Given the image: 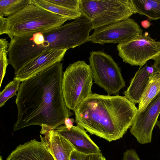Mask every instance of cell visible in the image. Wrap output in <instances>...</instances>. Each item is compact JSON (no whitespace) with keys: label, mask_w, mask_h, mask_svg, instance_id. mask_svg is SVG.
<instances>
[{"label":"cell","mask_w":160,"mask_h":160,"mask_svg":"<svg viewBox=\"0 0 160 160\" xmlns=\"http://www.w3.org/2000/svg\"><path fill=\"white\" fill-rule=\"evenodd\" d=\"M62 65L57 62L21 82L15 101L18 112L13 132L38 125L44 135L72 115L63 98Z\"/></svg>","instance_id":"obj_1"},{"label":"cell","mask_w":160,"mask_h":160,"mask_svg":"<svg viewBox=\"0 0 160 160\" xmlns=\"http://www.w3.org/2000/svg\"><path fill=\"white\" fill-rule=\"evenodd\" d=\"M138 111L125 96L92 93L74 112L78 126L109 142L122 138L132 126Z\"/></svg>","instance_id":"obj_2"},{"label":"cell","mask_w":160,"mask_h":160,"mask_svg":"<svg viewBox=\"0 0 160 160\" xmlns=\"http://www.w3.org/2000/svg\"><path fill=\"white\" fill-rule=\"evenodd\" d=\"M91 21L81 15L73 21L51 30L10 39L9 63L15 71L42 51L73 48L89 41Z\"/></svg>","instance_id":"obj_3"},{"label":"cell","mask_w":160,"mask_h":160,"mask_svg":"<svg viewBox=\"0 0 160 160\" xmlns=\"http://www.w3.org/2000/svg\"><path fill=\"white\" fill-rule=\"evenodd\" d=\"M68 20L32 2L14 14L5 18V26L0 35L6 34L11 39L57 28Z\"/></svg>","instance_id":"obj_4"},{"label":"cell","mask_w":160,"mask_h":160,"mask_svg":"<svg viewBox=\"0 0 160 160\" xmlns=\"http://www.w3.org/2000/svg\"><path fill=\"white\" fill-rule=\"evenodd\" d=\"M79 11L91 22L92 29L127 19L136 13L131 0H80Z\"/></svg>","instance_id":"obj_5"},{"label":"cell","mask_w":160,"mask_h":160,"mask_svg":"<svg viewBox=\"0 0 160 160\" xmlns=\"http://www.w3.org/2000/svg\"><path fill=\"white\" fill-rule=\"evenodd\" d=\"M93 76L89 65L84 61L70 64L63 73L62 90L66 106L75 110L92 93Z\"/></svg>","instance_id":"obj_6"},{"label":"cell","mask_w":160,"mask_h":160,"mask_svg":"<svg viewBox=\"0 0 160 160\" xmlns=\"http://www.w3.org/2000/svg\"><path fill=\"white\" fill-rule=\"evenodd\" d=\"M89 59L95 82L108 94H116L125 86L121 70L111 56L92 51Z\"/></svg>","instance_id":"obj_7"},{"label":"cell","mask_w":160,"mask_h":160,"mask_svg":"<svg viewBox=\"0 0 160 160\" xmlns=\"http://www.w3.org/2000/svg\"><path fill=\"white\" fill-rule=\"evenodd\" d=\"M119 55L123 61L132 66L142 67L149 60L160 56V41L144 33L129 41L118 44Z\"/></svg>","instance_id":"obj_8"},{"label":"cell","mask_w":160,"mask_h":160,"mask_svg":"<svg viewBox=\"0 0 160 160\" xmlns=\"http://www.w3.org/2000/svg\"><path fill=\"white\" fill-rule=\"evenodd\" d=\"M142 32L138 24L129 18L94 29L89 41L100 44H121L142 35Z\"/></svg>","instance_id":"obj_9"},{"label":"cell","mask_w":160,"mask_h":160,"mask_svg":"<svg viewBox=\"0 0 160 160\" xmlns=\"http://www.w3.org/2000/svg\"><path fill=\"white\" fill-rule=\"evenodd\" d=\"M160 113V92L148 103L144 111H138L130 129L131 134L142 144L152 140L153 128Z\"/></svg>","instance_id":"obj_10"},{"label":"cell","mask_w":160,"mask_h":160,"mask_svg":"<svg viewBox=\"0 0 160 160\" xmlns=\"http://www.w3.org/2000/svg\"><path fill=\"white\" fill-rule=\"evenodd\" d=\"M67 50L50 49L42 51L15 71L13 79L22 82L53 64L61 62Z\"/></svg>","instance_id":"obj_11"},{"label":"cell","mask_w":160,"mask_h":160,"mask_svg":"<svg viewBox=\"0 0 160 160\" xmlns=\"http://www.w3.org/2000/svg\"><path fill=\"white\" fill-rule=\"evenodd\" d=\"M54 130L68 139L76 150L86 155L101 153L99 148L94 143L84 129L77 125L69 129L65 126H58Z\"/></svg>","instance_id":"obj_12"},{"label":"cell","mask_w":160,"mask_h":160,"mask_svg":"<svg viewBox=\"0 0 160 160\" xmlns=\"http://www.w3.org/2000/svg\"><path fill=\"white\" fill-rule=\"evenodd\" d=\"M44 135V137L40 136L41 142L55 160H70L72 152L76 149L68 139L54 130Z\"/></svg>","instance_id":"obj_13"},{"label":"cell","mask_w":160,"mask_h":160,"mask_svg":"<svg viewBox=\"0 0 160 160\" xmlns=\"http://www.w3.org/2000/svg\"><path fill=\"white\" fill-rule=\"evenodd\" d=\"M6 160L55 159L42 142L34 139L18 146Z\"/></svg>","instance_id":"obj_14"},{"label":"cell","mask_w":160,"mask_h":160,"mask_svg":"<svg viewBox=\"0 0 160 160\" xmlns=\"http://www.w3.org/2000/svg\"><path fill=\"white\" fill-rule=\"evenodd\" d=\"M141 68L140 67L132 78L127 89L123 92L127 99L135 104L139 103L150 77L157 72L153 65H146Z\"/></svg>","instance_id":"obj_15"},{"label":"cell","mask_w":160,"mask_h":160,"mask_svg":"<svg viewBox=\"0 0 160 160\" xmlns=\"http://www.w3.org/2000/svg\"><path fill=\"white\" fill-rule=\"evenodd\" d=\"M160 92V73L156 72L149 78L140 98L138 112H143L151 101Z\"/></svg>","instance_id":"obj_16"},{"label":"cell","mask_w":160,"mask_h":160,"mask_svg":"<svg viewBox=\"0 0 160 160\" xmlns=\"http://www.w3.org/2000/svg\"><path fill=\"white\" fill-rule=\"evenodd\" d=\"M136 13L151 20L160 19V0H131Z\"/></svg>","instance_id":"obj_17"},{"label":"cell","mask_w":160,"mask_h":160,"mask_svg":"<svg viewBox=\"0 0 160 160\" xmlns=\"http://www.w3.org/2000/svg\"><path fill=\"white\" fill-rule=\"evenodd\" d=\"M32 2L42 8L68 20L76 19L82 15L79 11L65 8L49 2L47 0H32Z\"/></svg>","instance_id":"obj_18"},{"label":"cell","mask_w":160,"mask_h":160,"mask_svg":"<svg viewBox=\"0 0 160 160\" xmlns=\"http://www.w3.org/2000/svg\"><path fill=\"white\" fill-rule=\"evenodd\" d=\"M32 0H0V16L9 17L32 3Z\"/></svg>","instance_id":"obj_19"},{"label":"cell","mask_w":160,"mask_h":160,"mask_svg":"<svg viewBox=\"0 0 160 160\" xmlns=\"http://www.w3.org/2000/svg\"><path fill=\"white\" fill-rule=\"evenodd\" d=\"M9 43L5 38L0 39V85L1 87L3 78L5 76L7 67L9 63L7 58Z\"/></svg>","instance_id":"obj_20"},{"label":"cell","mask_w":160,"mask_h":160,"mask_svg":"<svg viewBox=\"0 0 160 160\" xmlns=\"http://www.w3.org/2000/svg\"><path fill=\"white\" fill-rule=\"evenodd\" d=\"M21 81L14 80L10 82L0 94V107H2L7 101L14 95H16L20 85Z\"/></svg>","instance_id":"obj_21"},{"label":"cell","mask_w":160,"mask_h":160,"mask_svg":"<svg viewBox=\"0 0 160 160\" xmlns=\"http://www.w3.org/2000/svg\"><path fill=\"white\" fill-rule=\"evenodd\" d=\"M52 3L69 9L79 11L80 0H47Z\"/></svg>","instance_id":"obj_22"},{"label":"cell","mask_w":160,"mask_h":160,"mask_svg":"<svg viewBox=\"0 0 160 160\" xmlns=\"http://www.w3.org/2000/svg\"><path fill=\"white\" fill-rule=\"evenodd\" d=\"M122 160H141L136 151L132 149L126 150L123 153Z\"/></svg>","instance_id":"obj_23"},{"label":"cell","mask_w":160,"mask_h":160,"mask_svg":"<svg viewBox=\"0 0 160 160\" xmlns=\"http://www.w3.org/2000/svg\"><path fill=\"white\" fill-rule=\"evenodd\" d=\"M86 155L75 150L71 154L70 160H84Z\"/></svg>","instance_id":"obj_24"},{"label":"cell","mask_w":160,"mask_h":160,"mask_svg":"<svg viewBox=\"0 0 160 160\" xmlns=\"http://www.w3.org/2000/svg\"><path fill=\"white\" fill-rule=\"evenodd\" d=\"M103 156L102 153L86 155L84 160H101Z\"/></svg>","instance_id":"obj_25"},{"label":"cell","mask_w":160,"mask_h":160,"mask_svg":"<svg viewBox=\"0 0 160 160\" xmlns=\"http://www.w3.org/2000/svg\"><path fill=\"white\" fill-rule=\"evenodd\" d=\"M74 122L73 118H67L64 121V124L65 126L68 129L71 128L73 126V123Z\"/></svg>","instance_id":"obj_26"},{"label":"cell","mask_w":160,"mask_h":160,"mask_svg":"<svg viewBox=\"0 0 160 160\" xmlns=\"http://www.w3.org/2000/svg\"><path fill=\"white\" fill-rule=\"evenodd\" d=\"M153 66L156 71L160 73V56L155 60Z\"/></svg>","instance_id":"obj_27"},{"label":"cell","mask_w":160,"mask_h":160,"mask_svg":"<svg viewBox=\"0 0 160 160\" xmlns=\"http://www.w3.org/2000/svg\"><path fill=\"white\" fill-rule=\"evenodd\" d=\"M5 24V18L2 16H0V34H1L4 28Z\"/></svg>","instance_id":"obj_28"},{"label":"cell","mask_w":160,"mask_h":160,"mask_svg":"<svg viewBox=\"0 0 160 160\" xmlns=\"http://www.w3.org/2000/svg\"><path fill=\"white\" fill-rule=\"evenodd\" d=\"M142 26L145 28H147L151 25V23L148 20H145L141 22Z\"/></svg>","instance_id":"obj_29"},{"label":"cell","mask_w":160,"mask_h":160,"mask_svg":"<svg viewBox=\"0 0 160 160\" xmlns=\"http://www.w3.org/2000/svg\"><path fill=\"white\" fill-rule=\"evenodd\" d=\"M156 125H157L158 127L159 130H160V121L158 120Z\"/></svg>","instance_id":"obj_30"},{"label":"cell","mask_w":160,"mask_h":160,"mask_svg":"<svg viewBox=\"0 0 160 160\" xmlns=\"http://www.w3.org/2000/svg\"><path fill=\"white\" fill-rule=\"evenodd\" d=\"M101 160H106L105 158L103 156L101 158Z\"/></svg>","instance_id":"obj_31"},{"label":"cell","mask_w":160,"mask_h":160,"mask_svg":"<svg viewBox=\"0 0 160 160\" xmlns=\"http://www.w3.org/2000/svg\"><path fill=\"white\" fill-rule=\"evenodd\" d=\"M0 160H2V156H0Z\"/></svg>","instance_id":"obj_32"}]
</instances>
